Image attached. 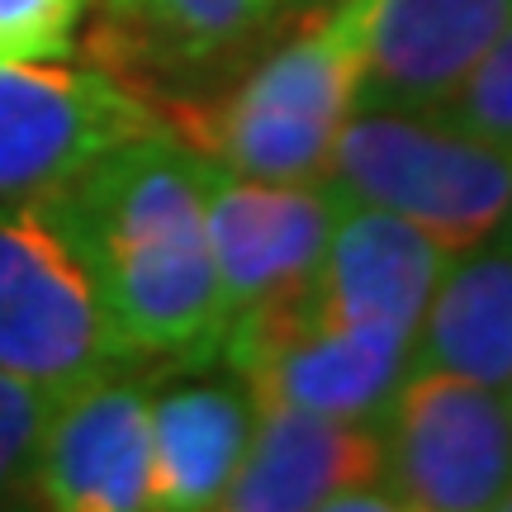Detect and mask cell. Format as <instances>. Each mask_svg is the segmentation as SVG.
<instances>
[{
	"label": "cell",
	"instance_id": "30bf717a",
	"mask_svg": "<svg viewBox=\"0 0 512 512\" xmlns=\"http://www.w3.org/2000/svg\"><path fill=\"white\" fill-rule=\"evenodd\" d=\"M219 508L233 512H304V508H370L403 512L384 484L375 422L328 418L309 408L256 403V427L238 475Z\"/></svg>",
	"mask_w": 512,
	"mask_h": 512
},
{
	"label": "cell",
	"instance_id": "7c38bea8",
	"mask_svg": "<svg viewBox=\"0 0 512 512\" xmlns=\"http://www.w3.org/2000/svg\"><path fill=\"white\" fill-rule=\"evenodd\" d=\"M512 24V0H375L361 105L441 110Z\"/></svg>",
	"mask_w": 512,
	"mask_h": 512
},
{
	"label": "cell",
	"instance_id": "ba28073f",
	"mask_svg": "<svg viewBox=\"0 0 512 512\" xmlns=\"http://www.w3.org/2000/svg\"><path fill=\"white\" fill-rule=\"evenodd\" d=\"M342 200L347 195L328 176L271 181L204 157V219L228 323L309 285L328 252Z\"/></svg>",
	"mask_w": 512,
	"mask_h": 512
},
{
	"label": "cell",
	"instance_id": "ac0fdd59",
	"mask_svg": "<svg viewBox=\"0 0 512 512\" xmlns=\"http://www.w3.org/2000/svg\"><path fill=\"white\" fill-rule=\"evenodd\" d=\"M441 114L475 128L489 143L512 147V24L489 48V57L470 72V81L441 105Z\"/></svg>",
	"mask_w": 512,
	"mask_h": 512
},
{
	"label": "cell",
	"instance_id": "8992f818",
	"mask_svg": "<svg viewBox=\"0 0 512 512\" xmlns=\"http://www.w3.org/2000/svg\"><path fill=\"white\" fill-rule=\"evenodd\" d=\"M408 356V332L332 323L290 294L228 323L219 366L242 375L256 403L375 422L408 375Z\"/></svg>",
	"mask_w": 512,
	"mask_h": 512
},
{
	"label": "cell",
	"instance_id": "9a60e30c",
	"mask_svg": "<svg viewBox=\"0 0 512 512\" xmlns=\"http://www.w3.org/2000/svg\"><path fill=\"white\" fill-rule=\"evenodd\" d=\"M408 370H446L489 389L512 384V238L494 233L446 261Z\"/></svg>",
	"mask_w": 512,
	"mask_h": 512
},
{
	"label": "cell",
	"instance_id": "9c48e42d",
	"mask_svg": "<svg viewBox=\"0 0 512 512\" xmlns=\"http://www.w3.org/2000/svg\"><path fill=\"white\" fill-rule=\"evenodd\" d=\"M29 503L53 512L152 508V384L133 366L57 394Z\"/></svg>",
	"mask_w": 512,
	"mask_h": 512
},
{
	"label": "cell",
	"instance_id": "4fadbf2b",
	"mask_svg": "<svg viewBox=\"0 0 512 512\" xmlns=\"http://www.w3.org/2000/svg\"><path fill=\"white\" fill-rule=\"evenodd\" d=\"M256 427L247 380L223 366L166 370L152 384V508H219Z\"/></svg>",
	"mask_w": 512,
	"mask_h": 512
},
{
	"label": "cell",
	"instance_id": "6da1fadb",
	"mask_svg": "<svg viewBox=\"0 0 512 512\" xmlns=\"http://www.w3.org/2000/svg\"><path fill=\"white\" fill-rule=\"evenodd\" d=\"M91 247L100 290L143 366H219L228 332L209 219L204 152L166 124L133 133L57 190Z\"/></svg>",
	"mask_w": 512,
	"mask_h": 512
},
{
	"label": "cell",
	"instance_id": "e0dca14e",
	"mask_svg": "<svg viewBox=\"0 0 512 512\" xmlns=\"http://www.w3.org/2000/svg\"><path fill=\"white\" fill-rule=\"evenodd\" d=\"M95 0H0V62H62Z\"/></svg>",
	"mask_w": 512,
	"mask_h": 512
},
{
	"label": "cell",
	"instance_id": "8fae6325",
	"mask_svg": "<svg viewBox=\"0 0 512 512\" xmlns=\"http://www.w3.org/2000/svg\"><path fill=\"white\" fill-rule=\"evenodd\" d=\"M451 256L456 252H446L418 223L375 204L342 200L328 252L299 299L332 323L394 328L413 337Z\"/></svg>",
	"mask_w": 512,
	"mask_h": 512
},
{
	"label": "cell",
	"instance_id": "52a82bcc",
	"mask_svg": "<svg viewBox=\"0 0 512 512\" xmlns=\"http://www.w3.org/2000/svg\"><path fill=\"white\" fill-rule=\"evenodd\" d=\"M166 124L95 62H0V200L53 195L133 133Z\"/></svg>",
	"mask_w": 512,
	"mask_h": 512
},
{
	"label": "cell",
	"instance_id": "5bb4252c",
	"mask_svg": "<svg viewBox=\"0 0 512 512\" xmlns=\"http://www.w3.org/2000/svg\"><path fill=\"white\" fill-rule=\"evenodd\" d=\"M318 0H100V38L157 81H200L271 48Z\"/></svg>",
	"mask_w": 512,
	"mask_h": 512
},
{
	"label": "cell",
	"instance_id": "d6986e66",
	"mask_svg": "<svg viewBox=\"0 0 512 512\" xmlns=\"http://www.w3.org/2000/svg\"><path fill=\"white\" fill-rule=\"evenodd\" d=\"M498 233H503V238H512V204H508V214H503V223H498Z\"/></svg>",
	"mask_w": 512,
	"mask_h": 512
},
{
	"label": "cell",
	"instance_id": "277c9868",
	"mask_svg": "<svg viewBox=\"0 0 512 512\" xmlns=\"http://www.w3.org/2000/svg\"><path fill=\"white\" fill-rule=\"evenodd\" d=\"M124 366L143 361L114 323L62 195L0 200V370L72 389Z\"/></svg>",
	"mask_w": 512,
	"mask_h": 512
},
{
	"label": "cell",
	"instance_id": "2e32d148",
	"mask_svg": "<svg viewBox=\"0 0 512 512\" xmlns=\"http://www.w3.org/2000/svg\"><path fill=\"white\" fill-rule=\"evenodd\" d=\"M57 394L62 389H48V384L0 370V508L29 503L38 441H43V427L53 418Z\"/></svg>",
	"mask_w": 512,
	"mask_h": 512
},
{
	"label": "cell",
	"instance_id": "3957f363",
	"mask_svg": "<svg viewBox=\"0 0 512 512\" xmlns=\"http://www.w3.org/2000/svg\"><path fill=\"white\" fill-rule=\"evenodd\" d=\"M328 181L347 200L418 223L446 252H465L494 238L508 214L512 147L441 110L356 105L332 143Z\"/></svg>",
	"mask_w": 512,
	"mask_h": 512
},
{
	"label": "cell",
	"instance_id": "ffe728a7",
	"mask_svg": "<svg viewBox=\"0 0 512 512\" xmlns=\"http://www.w3.org/2000/svg\"><path fill=\"white\" fill-rule=\"evenodd\" d=\"M508 399H512V384H508Z\"/></svg>",
	"mask_w": 512,
	"mask_h": 512
},
{
	"label": "cell",
	"instance_id": "5b68a950",
	"mask_svg": "<svg viewBox=\"0 0 512 512\" xmlns=\"http://www.w3.org/2000/svg\"><path fill=\"white\" fill-rule=\"evenodd\" d=\"M384 484L403 512H484L512 484L508 389L408 370L375 418Z\"/></svg>",
	"mask_w": 512,
	"mask_h": 512
},
{
	"label": "cell",
	"instance_id": "7a4b0ae2",
	"mask_svg": "<svg viewBox=\"0 0 512 512\" xmlns=\"http://www.w3.org/2000/svg\"><path fill=\"white\" fill-rule=\"evenodd\" d=\"M375 0H328L261 48L233 91L200 110L204 157L271 181L328 176L332 143L361 105Z\"/></svg>",
	"mask_w": 512,
	"mask_h": 512
}]
</instances>
